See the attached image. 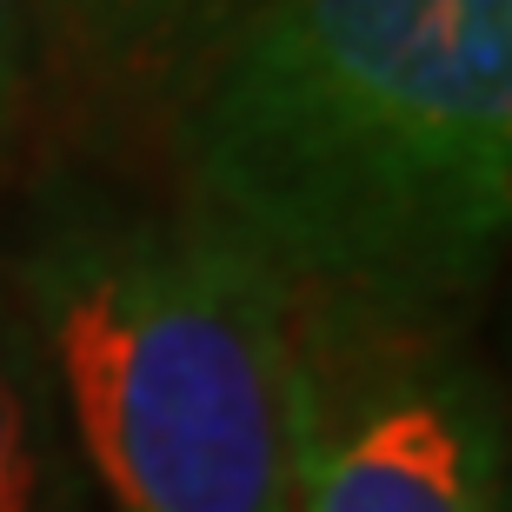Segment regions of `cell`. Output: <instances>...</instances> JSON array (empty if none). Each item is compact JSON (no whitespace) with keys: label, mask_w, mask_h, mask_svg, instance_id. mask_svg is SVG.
<instances>
[{"label":"cell","mask_w":512,"mask_h":512,"mask_svg":"<svg viewBox=\"0 0 512 512\" xmlns=\"http://www.w3.org/2000/svg\"><path fill=\"white\" fill-rule=\"evenodd\" d=\"M173 167L293 293L446 313L512 220V0H266L180 80Z\"/></svg>","instance_id":"cell-1"},{"label":"cell","mask_w":512,"mask_h":512,"mask_svg":"<svg viewBox=\"0 0 512 512\" xmlns=\"http://www.w3.org/2000/svg\"><path fill=\"white\" fill-rule=\"evenodd\" d=\"M34 320L114 512H293V286L200 220L40 253Z\"/></svg>","instance_id":"cell-2"},{"label":"cell","mask_w":512,"mask_h":512,"mask_svg":"<svg viewBox=\"0 0 512 512\" xmlns=\"http://www.w3.org/2000/svg\"><path fill=\"white\" fill-rule=\"evenodd\" d=\"M293 512H512L499 393L446 313L293 293Z\"/></svg>","instance_id":"cell-3"},{"label":"cell","mask_w":512,"mask_h":512,"mask_svg":"<svg viewBox=\"0 0 512 512\" xmlns=\"http://www.w3.org/2000/svg\"><path fill=\"white\" fill-rule=\"evenodd\" d=\"M253 7H266V0H67V20L100 74L180 94V80Z\"/></svg>","instance_id":"cell-4"},{"label":"cell","mask_w":512,"mask_h":512,"mask_svg":"<svg viewBox=\"0 0 512 512\" xmlns=\"http://www.w3.org/2000/svg\"><path fill=\"white\" fill-rule=\"evenodd\" d=\"M0 512H40V439L34 413L7 373H0Z\"/></svg>","instance_id":"cell-5"},{"label":"cell","mask_w":512,"mask_h":512,"mask_svg":"<svg viewBox=\"0 0 512 512\" xmlns=\"http://www.w3.org/2000/svg\"><path fill=\"white\" fill-rule=\"evenodd\" d=\"M40 7H47V0H0V140H7V127H14L20 94H27V74H34Z\"/></svg>","instance_id":"cell-6"}]
</instances>
